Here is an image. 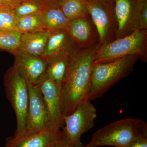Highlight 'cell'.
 <instances>
[{
	"label": "cell",
	"mask_w": 147,
	"mask_h": 147,
	"mask_svg": "<svg viewBox=\"0 0 147 147\" xmlns=\"http://www.w3.org/2000/svg\"><path fill=\"white\" fill-rule=\"evenodd\" d=\"M100 45L80 49L71 58L62 85L64 115L71 114L81 102L89 100L94 55Z\"/></svg>",
	"instance_id": "obj_1"
},
{
	"label": "cell",
	"mask_w": 147,
	"mask_h": 147,
	"mask_svg": "<svg viewBox=\"0 0 147 147\" xmlns=\"http://www.w3.org/2000/svg\"><path fill=\"white\" fill-rule=\"evenodd\" d=\"M147 136V124L141 119L127 118L113 122L93 134L88 147H124L138 137Z\"/></svg>",
	"instance_id": "obj_2"
},
{
	"label": "cell",
	"mask_w": 147,
	"mask_h": 147,
	"mask_svg": "<svg viewBox=\"0 0 147 147\" xmlns=\"http://www.w3.org/2000/svg\"><path fill=\"white\" fill-rule=\"evenodd\" d=\"M138 55L125 56L113 61L93 65L89 100L101 96L121 80L128 76L139 60Z\"/></svg>",
	"instance_id": "obj_3"
},
{
	"label": "cell",
	"mask_w": 147,
	"mask_h": 147,
	"mask_svg": "<svg viewBox=\"0 0 147 147\" xmlns=\"http://www.w3.org/2000/svg\"><path fill=\"white\" fill-rule=\"evenodd\" d=\"M134 55H138L143 62H147V30H136L127 36L100 45L95 54L93 65Z\"/></svg>",
	"instance_id": "obj_4"
},
{
	"label": "cell",
	"mask_w": 147,
	"mask_h": 147,
	"mask_svg": "<svg viewBox=\"0 0 147 147\" xmlns=\"http://www.w3.org/2000/svg\"><path fill=\"white\" fill-rule=\"evenodd\" d=\"M3 80L6 95L16 115L17 127L14 134H21L26 131L29 102L28 83L13 66L5 72Z\"/></svg>",
	"instance_id": "obj_5"
},
{
	"label": "cell",
	"mask_w": 147,
	"mask_h": 147,
	"mask_svg": "<svg viewBox=\"0 0 147 147\" xmlns=\"http://www.w3.org/2000/svg\"><path fill=\"white\" fill-rule=\"evenodd\" d=\"M97 117V111L90 100L81 102L71 114L63 115L64 135L75 147H83V134L92 128Z\"/></svg>",
	"instance_id": "obj_6"
},
{
	"label": "cell",
	"mask_w": 147,
	"mask_h": 147,
	"mask_svg": "<svg viewBox=\"0 0 147 147\" xmlns=\"http://www.w3.org/2000/svg\"><path fill=\"white\" fill-rule=\"evenodd\" d=\"M113 0H93L86 3L90 17L97 29L100 45L116 39Z\"/></svg>",
	"instance_id": "obj_7"
},
{
	"label": "cell",
	"mask_w": 147,
	"mask_h": 147,
	"mask_svg": "<svg viewBox=\"0 0 147 147\" xmlns=\"http://www.w3.org/2000/svg\"><path fill=\"white\" fill-rule=\"evenodd\" d=\"M35 84L39 87L47 106L49 127L61 129L63 125L62 86L53 82L45 74Z\"/></svg>",
	"instance_id": "obj_8"
},
{
	"label": "cell",
	"mask_w": 147,
	"mask_h": 147,
	"mask_svg": "<svg viewBox=\"0 0 147 147\" xmlns=\"http://www.w3.org/2000/svg\"><path fill=\"white\" fill-rule=\"evenodd\" d=\"M63 135L61 129L47 127L35 130H26L7 137L4 147H50Z\"/></svg>",
	"instance_id": "obj_9"
},
{
	"label": "cell",
	"mask_w": 147,
	"mask_h": 147,
	"mask_svg": "<svg viewBox=\"0 0 147 147\" xmlns=\"http://www.w3.org/2000/svg\"><path fill=\"white\" fill-rule=\"evenodd\" d=\"M29 102L26 119V130H35L50 127L49 114L39 87L28 83Z\"/></svg>",
	"instance_id": "obj_10"
},
{
	"label": "cell",
	"mask_w": 147,
	"mask_h": 147,
	"mask_svg": "<svg viewBox=\"0 0 147 147\" xmlns=\"http://www.w3.org/2000/svg\"><path fill=\"white\" fill-rule=\"evenodd\" d=\"M136 2L137 0H113L116 39L127 36L137 30Z\"/></svg>",
	"instance_id": "obj_11"
},
{
	"label": "cell",
	"mask_w": 147,
	"mask_h": 147,
	"mask_svg": "<svg viewBox=\"0 0 147 147\" xmlns=\"http://www.w3.org/2000/svg\"><path fill=\"white\" fill-rule=\"evenodd\" d=\"M66 29L80 49L100 44L97 29L89 15L69 21Z\"/></svg>",
	"instance_id": "obj_12"
},
{
	"label": "cell",
	"mask_w": 147,
	"mask_h": 147,
	"mask_svg": "<svg viewBox=\"0 0 147 147\" xmlns=\"http://www.w3.org/2000/svg\"><path fill=\"white\" fill-rule=\"evenodd\" d=\"M13 66L27 83L35 84L45 73L47 61L41 57L16 53Z\"/></svg>",
	"instance_id": "obj_13"
},
{
	"label": "cell",
	"mask_w": 147,
	"mask_h": 147,
	"mask_svg": "<svg viewBox=\"0 0 147 147\" xmlns=\"http://www.w3.org/2000/svg\"><path fill=\"white\" fill-rule=\"evenodd\" d=\"M80 50L66 29H61L50 32L41 57L47 59L61 55L73 56Z\"/></svg>",
	"instance_id": "obj_14"
},
{
	"label": "cell",
	"mask_w": 147,
	"mask_h": 147,
	"mask_svg": "<svg viewBox=\"0 0 147 147\" xmlns=\"http://www.w3.org/2000/svg\"><path fill=\"white\" fill-rule=\"evenodd\" d=\"M50 32L47 30L22 34L16 53L42 57ZM13 54V55H14Z\"/></svg>",
	"instance_id": "obj_15"
},
{
	"label": "cell",
	"mask_w": 147,
	"mask_h": 147,
	"mask_svg": "<svg viewBox=\"0 0 147 147\" xmlns=\"http://www.w3.org/2000/svg\"><path fill=\"white\" fill-rule=\"evenodd\" d=\"M73 56L61 55L45 59L47 61L45 74L53 82L62 86Z\"/></svg>",
	"instance_id": "obj_16"
},
{
	"label": "cell",
	"mask_w": 147,
	"mask_h": 147,
	"mask_svg": "<svg viewBox=\"0 0 147 147\" xmlns=\"http://www.w3.org/2000/svg\"><path fill=\"white\" fill-rule=\"evenodd\" d=\"M42 14L45 28L50 32L65 29L69 23L60 5L56 4L47 3Z\"/></svg>",
	"instance_id": "obj_17"
},
{
	"label": "cell",
	"mask_w": 147,
	"mask_h": 147,
	"mask_svg": "<svg viewBox=\"0 0 147 147\" xmlns=\"http://www.w3.org/2000/svg\"><path fill=\"white\" fill-rule=\"evenodd\" d=\"M17 30L22 34L47 30L44 24L42 13L17 18Z\"/></svg>",
	"instance_id": "obj_18"
},
{
	"label": "cell",
	"mask_w": 147,
	"mask_h": 147,
	"mask_svg": "<svg viewBox=\"0 0 147 147\" xmlns=\"http://www.w3.org/2000/svg\"><path fill=\"white\" fill-rule=\"evenodd\" d=\"M60 7L69 21L89 15L86 3L82 0H62Z\"/></svg>",
	"instance_id": "obj_19"
},
{
	"label": "cell",
	"mask_w": 147,
	"mask_h": 147,
	"mask_svg": "<svg viewBox=\"0 0 147 147\" xmlns=\"http://www.w3.org/2000/svg\"><path fill=\"white\" fill-rule=\"evenodd\" d=\"M47 2L44 0H24L14 9L17 18L36 13H42Z\"/></svg>",
	"instance_id": "obj_20"
},
{
	"label": "cell",
	"mask_w": 147,
	"mask_h": 147,
	"mask_svg": "<svg viewBox=\"0 0 147 147\" xmlns=\"http://www.w3.org/2000/svg\"><path fill=\"white\" fill-rule=\"evenodd\" d=\"M22 34L18 30L0 32V49L13 55L18 49Z\"/></svg>",
	"instance_id": "obj_21"
},
{
	"label": "cell",
	"mask_w": 147,
	"mask_h": 147,
	"mask_svg": "<svg viewBox=\"0 0 147 147\" xmlns=\"http://www.w3.org/2000/svg\"><path fill=\"white\" fill-rule=\"evenodd\" d=\"M17 30V17L13 9H0V32Z\"/></svg>",
	"instance_id": "obj_22"
},
{
	"label": "cell",
	"mask_w": 147,
	"mask_h": 147,
	"mask_svg": "<svg viewBox=\"0 0 147 147\" xmlns=\"http://www.w3.org/2000/svg\"><path fill=\"white\" fill-rule=\"evenodd\" d=\"M135 13L137 30H147V0H137Z\"/></svg>",
	"instance_id": "obj_23"
},
{
	"label": "cell",
	"mask_w": 147,
	"mask_h": 147,
	"mask_svg": "<svg viewBox=\"0 0 147 147\" xmlns=\"http://www.w3.org/2000/svg\"><path fill=\"white\" fill-rule=\"evenodd\" d=\"M24 0H0V9H14Z\"/></svg>",
	"instance_id": "obj_24"
},
{
	"label": "cell",
	"mask_w": 147,
	"mask_h": 147,
	"mask_svg": "<svg viewBox=\"0 0 147 147\" xmlns=\"http://www.w3.org/2000/svg\"><path fill=\"white\" fill-rule=\"evenodd\" d=\"M124 147H147V136L138 137Z\"/></svg>",
	"instance_id": "obj_25"
},
{
	"label": "cell",
	"mask_w": 147,
	"mask_h": 147,
	"mask_svg": "<svg viewBox=\"0 0 147 147\" xmlns=\"http://www.w3.org/2000/svg\"><path fill=\"white\" fill-rule=\"evenodd\" d=\"M50 147H75L69 141L68 139L63 135L56 142L53 143Z\"/></svg>",
	"instance_id": "obj_26"
},
{
	"label": "cell",
	"mask_w": 147,
	"mask_h": 147,
	"mask_svg": "<svg viewBox=\"0 0 147 147\" xmlns=\"http://www.w3.org/2000/svg\"><path fill=\"white\" fill-rule=\"evenodd\" d=\"M44 1L47 3H53L56 4L60 5L62 0H44Z\"/></svg>",
	"instance_id": "obj_27"
},
{
	"label": "cell",
	"mask_w": 147,
	"mask_h": 147,
	"mask_svg": "<svg viewBox=\"0 0 147 147\" xmlns=\"http://www.w3.org/2000/svg\"><path fill=\"white\" fill-rule=\"evenodd\" d=\"M82 1H84L86 3H88L92 1H93V0H82Z\"/></svg>",
	"instance_id": "obj_28"
},
{
	"label": "cell",
	"mask_w": 147,
	"mask_h": 147,
	"mask_svg": "<svg viewBox=\"0 0 147 147\" xmlns=\"http://www.w3.org/2000/svg\"><path fill=\"white\" fill-rule=\"evenodd\" d=\"M83 147H88L87 146H84Z\"/></svg>",
	"instance_id": "obj_29"
}]
</instances>
